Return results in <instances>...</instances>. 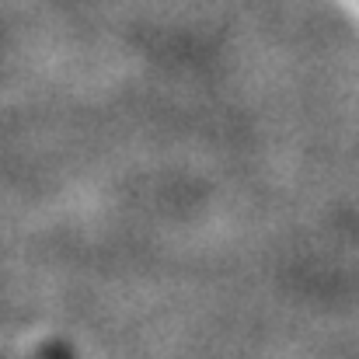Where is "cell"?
Wrapping results in <instances>:
<instances>
[{
	"mask_svg": "<svg viewBox=\"0 0 359 359\" xmlns=\"http://www.w3.org/2000/svg\"><path fill=\"white\" fill-rule=\"evenodd\" d=\"M21 359H53V356H42V353H32V356H21Z\"/></svg>",
	"mask_w": 359,
	"mask_h": 359,
	"instance_id": "1",
	"label": "cell"
}]
</instances>
